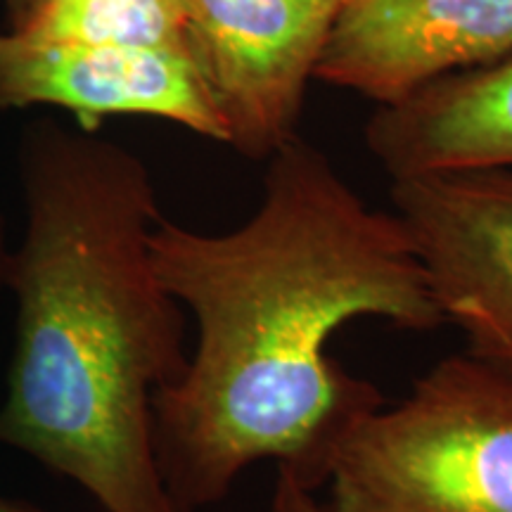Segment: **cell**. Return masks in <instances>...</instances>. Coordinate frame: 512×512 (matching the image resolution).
<instances>
[{
    "label": "cell",
    "mask_w": 512,
    "mask_h": 512,
    "mask_svg": "<svg viewBox=\"0 0 512 512\" xmlns=\"http://www.w3.org/2000/svg\"><path fill=\"white\" fill-rule=\"evenodd\" d=\"M152 259L195 320V349L152 403L159 472L183 512L221 503L271 460L318 491L349 432L384 403L330 342L358 318L446 325L408 230L302 136L266 159L256 211L223 233L159 219Z\"/></svg>",
    "instance_id": "obj_1"
},
{
    "label": "cell",
    "mask_w": 512,
    "mask_h": 512,
    "mask_svg": "<svg viewBox=\"0 0 512 512\" xmlns=\"http://www.w3.org/2000/svg\"><path fill=\"white\" fill-rule=\"evenodd\" d=\"M27 226L12 247L15 339L0 446L105 512H183L152 444V403L188 366L183 306L152 259L150 169L98 131L41 117L17 145Z\"/></svg>",
    "instance_id": "obj_2"
},
{
    "label": "cell",
    "mask_w": 512,
    "mask_h": 512,
    "mask_svg": "<svg viewBox=\"0 0 512 512\" xmlns=\"http://www.w3.org/2000/svg\"><path fill=\"white\" fill-rule=\"evenodd\" d=\"M332 512H512V373L446 356L332 458Z\"/></svg>",
    "instance_id": "obj_3"
},
{
    "label": "cell",
    "mask_w": 512,
    "mask_h": 512,
    "mask_svg": "<svg viewBox=\"0 0 512 512\" xmlns=\"http://www.w3.org/2000/svg\"><path fill=\"white\" fill-rule=\"evenodd\" d=\"M342 0H181L185 50L226 145L256 162L297 136Z\"/></svg>",
    "instance_id": "obj_4"
},
{
    "label": "cell",
    "mask_w": 512,
    "mask_h": 512,
    "mask_svg": "<svg viewBox=\"0 0 512 512\" xmlns=\"http://www.w3.org/2000/svg\"><path fill=\"white\" fill-rule=\"evenodd\" d=\"M392 204L446 325L512 373V166L396 178Z\"/></svg>",
    "instance_id": "obj_5"
},
{
    "label": "cell",
    "mask_w": 512,
    "mask_h": 512,
    "mask_svg": "<svg viewBox=\"0 0 512 512\" xmlns=\"http://www.w3.org/2000/svg\"><path fill=\"white\" fill-rule=\"evenodd\" d=\"M512 53V0H342L316 81L392 105Z\"/></svg>",
    "instance_id": "obj_6"
},
{
    "label": "cell",
    "mask_w": 512,
    "mask_h": 512,
    "mask_svg": "<svg viewBox=\"0 0 512 512\" xmlns=\"http://www.w3.org/2000/svg\"><path fill=\"white\" fill-rule=\"evenodd\" d=\"M57 107L86 131L112 117H150L226 145V131L188 50L31 43L0 34V110Z\"/></svg>",
    "instance_id": "obj_7"
},
{
    "label": "cell",
    "mask_w": 512,
    "mask_h": 512,
    "mask_svg": "<svg viewBox=\"0 0 512 512\" xmlns=\"http://www.w3.org/2000/svg\"><path fill=\"white\" fill-rule=\"evenodd\" d=\"M363 140L392 181L512 166V53L377 105Z\"/></svg>",
    "instance_id": "obj_8"
},
{
    "label": "cell",
    "mask_w": 512,
    "mask_h": 512,
    "mask_svg": "<svg viewBox=\"0 0 512 512\" xmlns=\"http://www.w3.org/2000/svg\"><path fill=\"white\" fill-rule=\"evenodd\" d=\"M10 34L31 43L185 50L181 0H36Z\"/></svg>",
    "instance_id": "obj_9"
},
{
    "label": "cell",
    "mask_w": 512,
    "mask_h": 512,
    "mask_svg": "<svg viewBox=\"0 0 512 512\" xmlns=\"http://www.w3.org/2000/svg\"><path fill=\"white\" fill-rule=\"evenodd\" d=\"M268 512H332V510L328 508V503L318 501L316 491L309 489V486H304L297 477H292L290 472L283 470V467H278Z\"/></svg>",
    "instance_id": "obj_10"
},
{
    "label": "cell",
    "mask_w": 512,
    "mask_h": 512,
    "mask_svg": "<svg viewBox=\"0 0 512 512\" xmlns=\"http://www.w3.org/2000/svg\"><path fill=\"white\" fill-rule=\"evenodd\" d=\"M10 256H12V245H10L8 219H5V211L0 207V302H3V297L8 294Z\"/></svg>",
    "instance_id": "obj_11"
},
{
    "label": "cell",
    "mask_w": 512,
    "mask_h": 512,
    "mask_svg": "<svg viewBox=\"0 0 512 512\" xmlns=\"http://www.w3.org/2000/svg\"><path fill=\"white\" fill-rule=\"evenodd\" d=\"M0 512H46V510L38 508V505L29 501H22V498L0 494Z\"/></svg>",
    "instance_id": "obj_12"
},
{
    "label": "cell",
    "mask_w": 512,
    "mask_h": 512,
    "mask_svg": "<svg viewBox=\"0 0 512 512\" xmlns=\"http://www.w3.org/2000/svg\"><path fill=\"white\" fill-rule=\"evenodd\" d=\"M5 3H8V8H10V12H12V17H22L24 12H27L31 5L36 3V0H5Z\"/></svg>",
    "instance_id": "obj_13"
}]
</instances>
